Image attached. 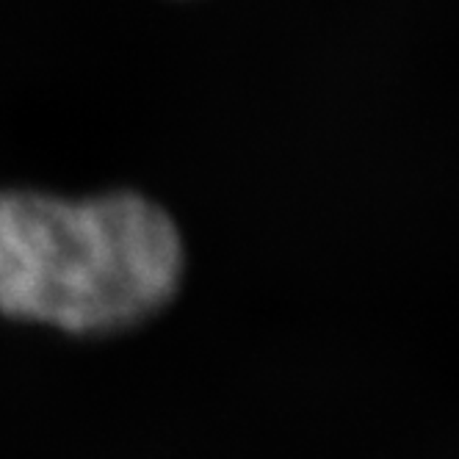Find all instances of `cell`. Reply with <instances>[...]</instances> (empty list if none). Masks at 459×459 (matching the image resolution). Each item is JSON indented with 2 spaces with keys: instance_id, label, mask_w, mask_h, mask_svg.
I'll return each mask as SVG.
<instances>
[{
  "instance_id": "1",
  "label": "cell",
  "mask_w": 459,
  "mask_h": 459,
  "mask_svg": "<svg viewBox=\"0 0 459 459\" xmlns=\"http://www.w3.org/2000/svg\"><path fill=\"white\" fill-rule=\"evenodd\" d=\"M186 264L180 224L139 188H0V318L114 338L178 299Z\"/></svg>"
}]
</instances>
